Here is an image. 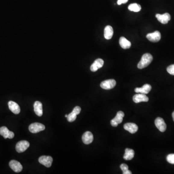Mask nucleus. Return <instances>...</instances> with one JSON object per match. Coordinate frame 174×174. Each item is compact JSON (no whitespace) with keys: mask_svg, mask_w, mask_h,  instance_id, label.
I'll return each mask as SVG.
<instances>
[{"mask_svg":"<svg viewBox=\"0 0 174 174\" xmlns=\"http://www.w3.org/2000/svg\"><path fill=\"white\" fill-rule=\"evenodd\" d=\"M128 0H118L117 4L118 5H121L122 4H126L127 3Z\"/></svg>","mask_w":174,"mask_h":174,"instance_id":"cd10ccee","label":"nucleus"},{"mask_svg":"<svg viewBox=\"0 0 174 174\" xmlns=\"http://www.w3.org/2000/svg\"><path fill=\"white\" fill-rule=\"evenodd\" d=\"M38 161L41 164H43L47 167H50L53 162V159L50 156H42L39 158Z\"/></svg>","mask_w":174,"mask_h":174,"instance_id":"423d86ee","label":"nucleus"},{"mask_svg":"<svg viewBox=\"0 0 174 174\" xmlns=\"http://www.w3.org/2000/svg\"><path fill=\"white\" fill-rule=\"evenodd\" d=\"M135 155V151L134 150L130 148H126L125 151V154L123 156V158L125 160L129 161L134 158Z\"/></svg>","mask_w":174,"mask_h":174,"instance_id":"412c9836","label":"nucleus"},{"mask_svg":"<svg viewBox=\"0 0 174 174\" xmlns=\"http://www.w3.org/2000/svg\"><path fill=\"white\" fill-rule=\"evenodd\" d=\"M81 110V108H80L79 107V106H76V107H75V108H74L72 112L77 115H79V114L80 113Z\"/></svg>","mask_w":174,"mask_h":174,"instance_id":"bb28decb","label":"nucleus"},{"mask_svg":"<svg viewBox=\"0 0 174 174\" xmlns=\"http://www.w3.org/2000/svg\"><path fill=\"white\" fill-rule=\"evenodd\" d=\"M0 135H2L5 139H12L14 136V133L13 132L9 131L8 128L3 126L0 128Z\"/></svg>","mask_w":174,"mask_h":174,"instance_id":"1a4fd4ad","label":"nucleus"},{"mask_svg":"<svg viewBox=\"0 0 174 174\" xmlns=\"http://www.w3.org/2000/svg\"><path fill=\"white\" fill-rule=\"evenodd\" d=\"M146 37L150 41L156 43L159 42L161 39V34L159 31H155L153 33H148Z\"/></svg>","mask_w":174,"mask_h":174,"instance_id":"0eeeda50","label":"nucleus"},{"mask_svg":"<svg viewBox=\"0 0 174 174\" xmlns=\"http://www.w3.org/2000/svg\"><path fill=\"white\" fill-rule=\"evenodd\" d=\"M123 127L125 130L129 132L131 134H135L138 129L137 125L134 123H127L124 124Z\"/></svg>","mask_w":174,"mask_h":174,"instance_id":"2eb2a0df","label":"nucleus"},{"mask_svg":"<svg viewBox=\"0 0 174 174\" xmlns=\"http://www.w3.org/2000/svg\"><path fill=\"white\" fill-rule=\"evenodd\" d=\"M155 124L156 127L161 132H164L166 129V124L164 122L163 119L160 117L156 118L155 120Z\"/></svg>","mask_w":174,"mask_h":174,"instance_id":"6e6552de","label":"nucleus"},{"mask_svg":"<svg viewBox=\"0 0 174 174\" xmlns=\"http://www.w3.org/2000/svg\"><path fill=\"white\" fill-rule=\"evenodd\" d=\"M33 107L36 114L38 116H42L43 115V105L42 103L39 101H36L34 103Z\"/></svg>","mask_w":174,"mask_h":174,"instance_id":"a211bd4d","label":"nucleus"},{"mask_svg":"<svg viewBox=\"0 0 174 174\" xmlns=\"http://www.w3.org/2000/svg\"><path fill=\"white\" fill-rule=\"evenodd\" d=\"M120 45L123 49H128L131 46V43L124 37H121L119 40Z\"/></svg>","mask_w":174,"mask_h":174,"instance_id":"6ab92c4d","label":"nucleus"},{"mask_svg":"<svg viewBox=\"0 0 174 174\" xmlns=\"http://www.w3.org/2000/svg\"><path fill=\"white\" fill-rule=\"evenodd\" d=\"M124 117V113L123 111L118 112L116 116L111 120V124L113 127H117L118 124L122 123L123 118Z\"/></svg>","mask_w":174,"mask_h":174,"instance_id":"39448f33","label":"nucleus"},{"mask_svg":"<svg viewBox=\"0 0 174 174\" xmlns=\"http://www.w3.org/2000/svg\"><path fill=\"white\" fill-rule=\"evenodd\" d=\"M153 60V57L150 53L144 54L141 58V61L137 65L138 68L142 69L150 65Z\"/></svg>","mask_w":174,"mask_h":174,"instance_id":"f257e3e1","label":"nucleus"},{"mask_svg":"<svg viewBox=\"0 0 174 174\" xmlns=\"http://www.w3.org/2000/svg\"><path fill=\"white\" fill-rule=\"evenodd\" d=\"M167 71L169 74L174 76V64H172L167 68Z\"/></svg>","mask_w":174,"mask_h":174,"instance_id":"a878e982","label":"nucleus"},{"mask_svg":"<svg viewBox=\"0 0 174 174\" xmlns=\"http://www.w3.org/2000/svg\"><path fill=\"white\" fill-rule=\"evenodd\" d=\"M104 61L101 59H97L94 61L91 66V70L92 72L97 71L98 69L103 67Z\"/></svg>","mask_w":174,"mask_h":174,"instance_id":"4468645a","label":"nucleus"},{"mask_svg":"<svg viewBox=\"0 0 174 174\" xmlns=\"http://www.w3.org/2000/svg\"><path fill=\"white\" fill-rule=\"evenodd\" d=\"M156 17L159 22L163 24L167 23L168 21L171 20L170 15L168 13H166L163 15L157 14L156 15Z\"/></svg>","mask_w":174,"mask_h":174,"instance_id":"9d476101","label":"nucleus"},{"mask_svg":"<svg viewBox=\"0 0 174 174\" xmlns=\"http://www.w3.org/2000/svg\"><path fill=\"white\" fill-rule=\"evenodd\" d=\"M128 9L130 11H133L135 12H138L141 10V7L138 4L134 3V4H131L129 5Z\"/></svg>","mask_w":174,"mask_h":174,"instance_id":"4be33fe9","label":"nucleus"},{"mask_svg":"<svg viewBox=\"0 0 174 174\" xmlns=\"http://www.w3.org/2000/svg\"><path fill=\"white\" fill-rule=\"evenodd\" d=\"M30 143L29 142L25 140L20 141L17 144L16 146V150L17 152L21 153L27 150L29 147Z\"/></svg>","mask_w":174,"mask_h":174,"instance_id":"7ed1b4c3","label":"nucleus"},{"mask_svg":"<svg viewBox=\"0 0 174 174\" xmlns=\"http://www.w3.org/2000/svg\"><path fill=\"white\" fill-rule=\"evenodd\" d=\"M82 139L85 144L86 145L90 144L93 141V135L91 132H86L82 135Z\"/></svg>","mask_w":174,"mask_h":174,"instance_id":"f8f14e48","label":"nucleus"},{"mask_svg":"<svg viewBox=\"0 0 174 174\" xmlns=\"http://www.w3.org/2000/svg\"><path fill=\"white\" fill-rule=\"evenodd\" d=\"M133 101L135 103L140 102H147L148 101V97L145 94L138 93L133 96Z\"/></svg>","mask_w":174,"mask_h":174,"instance_id":"ddd939ff","label":"nucleus"},{"mask_svg":"<svg viewBox=\"0 0 174 174\" xmlns=\"http://www.w3.org/2000/svg\"><path fill=\"white\" fill-rule=\"evenodd\" d=\"M166 160L169 163L174 164V154H170L167 155Z\"/></svg>","mask_w":174,"mask_h":174,"instance_id":"393cba45","label":"nucleus"},{"mask_svg":"<svg viewBox=\"0 0 174 174\" xmlns=\"http://www.w3.org/2000/svg\"><path fill=\"white\" fill-rule=\"evenodd\" d=\"M116 85V82L114 79H108L101 82L100 86L104 90H110L114 88Z\"/></svg>","mask_w":174,"mask_h":174,"instance_id":"20e7f679","label":"nucleus"},{"mask_svg":"<svg viewBox=\"0 0 174 174\" xmlns=\"http://www.w3.org/2000/svg\"><path fill=\"white\" fill-rule=\"evenodd\" d=\"M172 117H173V120L174 121V111L172 113Z\"/></svg>","mask_w":174,"mask_h":174,"instance_id":"c85d7f7f","label":"nucleus"},{"mask_svg":"<svg viewBox=\"0 0 174 174\" xmlns=\"http://www.w3.org/2000/svg\"><path fill=\"white\" fill-rule=\"evenodd\" d=\"M120 168L121 170L123 171V174H132L131 171L129 170L128 168L129 167L125 163L121 164L120 166Z\"/></svg>","mask_w":174,"mask_h":174,"instance_id":"5701e85b","label":"nucleus"},{"mask_svg":"<svg viewBox=\"0 0 174 174\" xmlns=\"http://www.w3.org/2000/svg\"><path fill=\"white\" fill-rule=\"evenodd\" d=\"M68 116V115H65V117H66V118H67V117Z\"/></svg>","mask_w":174,"mask_h":174,"instance_id":"c756f323","label":"nucleus"},{"mask_svg":"<svg viewBox=\"0 0 174 174\" xmlns=\"http://www.w3.org/2000/svg\"><path fill=\"white\" fill-rule=\"evenodd\" d=\"M151 90V86L150 84H145L141 88H136L135 89V92L136 93H143L147 95L149 93L150 91Z\"/></svg>","mask_w":174,"mask_h":174,"instance_id":"dca6fc26","label":"nucleus"},{"mask_svg":"<svg viewBox=\"0 0 174 174\" xmlns=\"http://www.w3.org/2000/svg\"><path fill=\"white\" fill-rule=\"evenodd\" d=\"M8 104L9 108L11 111L13 113L15 114H18L20 113V108L17 103L10 101L8 103Z\"/></svg>","mask_w":174,"mask_h":174,"instance_id":"f3484780","label":"nucleus"},{"mask_svg":"<svg viewBox=\"0 0 174 174\" xmlns=\"http://www.w3.org/2000/svg\"><path fill=\"white\" fill-rule=\"evenodd\" d=\"M113 35V29L111 26H107L104 30V37L106 39H110Z\"/></svg>","mask_w":174,"mask_h":174,"instance_id":"aec40b11","label":"nucleus"},{"mask_svg":"<svg viewBox=\"0 0 174 174\" xmlns=\"http://www.w3.org/2000/svg\"><path fill=\"white\" fill-rule=\"evenodd\" d=\"M76 116L77 115L72 112L71 113L68 115L67 117L68 121L69 122H70V123L75 121L76 120Z\"/></svg>","mask_w":174,"mask_h":174,"instance_id":"b1692460","label":"nucleus"},{"mask_svg":"<svg viewBox=\"0 0 174 174\" xmlns=\"http://www.w3.org/2000/svg\"><path fill=\"white\" fill-rule=\"evenodd\" d=\"M9 166L10 168L12 169L14 171L17 173H19L22 171V165L20 162L16 160H12L9 162Z\"/></svg>","mask_w":174,"mask_h":174,"instance_id":"9b49d317","label":"nucleus"},{"mask_svg":"<svg viewBox=\"0 0 174 174\" xmlns=\"http://www.w3.org/2000/svg\"><path fill=\"white\" fill-rule=\"evenodd\" d=\"M29 129L30 132L33 134H36L39 132L44 131L45 129V126L44 125L40 123H33L30 125Z\"/></svg>","mask_w":174,"mask_h":174,"instance_id":"f03ea898","label":"nucleus"}]
</instances>
